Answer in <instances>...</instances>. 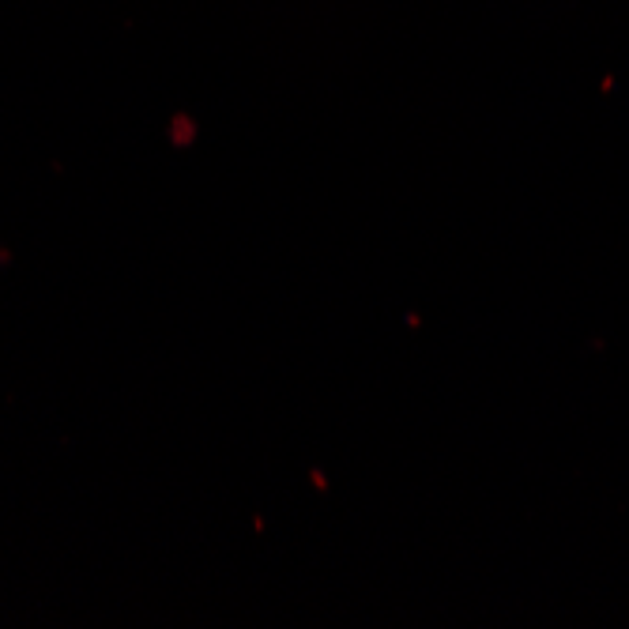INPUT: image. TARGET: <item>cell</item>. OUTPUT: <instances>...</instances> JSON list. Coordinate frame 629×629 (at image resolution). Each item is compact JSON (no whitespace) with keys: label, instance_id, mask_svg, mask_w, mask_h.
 I'll list each match as a JSON object with an SVG mask.
<instances>
[]
</instances>
